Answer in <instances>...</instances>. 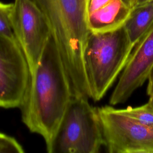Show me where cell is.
I'll return each instance as SVG.
<instances>
[{"instance_id":"cell-7","label":"cell","mask_w":153,"mask_h":153,"mask_svg":"<svg viewBox=\"0 0 153 153\" xmlns=\"http://www.w3.org/2000/svg\"><path fill=\"white\" fill-rule=\"evenodd\" d=\"M12 25L14 35L26 58L31 75L51 36L48 24L33 0H14Z\"/></svg>"},{"instance_id":"cell-15","label":"cell","mask_w":153,"mask_h":153,"mask_svg":"<svg viewBox=\"0 0 153 153\" xmlns=\"http://www.w3.org/2000/svg\"><path fill=\"white\" fill-rule=\"evenodd\" d=\"M148 80V83L146 92H147V94L149 96H150L152 94H153V67L149 73Z\"/></svg>"},{"instance_id":"cell-12","label":"cell","mask_w":153,"mask_h":153,"mask_svg":"<svg viewBox=\"0 0 153 153\" xmlns=\"http://www.w3.org/2000/svg\"><path fill=\"white\" fill-rule=\"evenodd\" d=\"M13 3H4L0 1V33L14 36L12 25Z\"/></svg>"},{"instance_id":"cell-14","label":"cell","mask_w":153,"mask_h":153,"mask_svg":"<svg viewBox=\"0 0 153 153\" xmlns=\"http://www.w3.org/2000/svg\"><path fill=\"white\" fill-rule=\"evenodd\" d=\"M113 0H87V8L88 14L106 5Z\"/></svg>"},{"instance_id":"cell-10","label":"cell","mask_w":153,"mask_h":153,"mask_svg":"<svg viewBox=\"0 0 153 153\" xmlns=\"http://www.w3.org/2000/svg\"><path fill=\"white\" fill-rule=\"evenodd\" d=\"M153 24V1L134 6L124 24L128 38L134 46Z\"/></svg>"},{"instance_id":"cell-5","label":"cell","mask_w":153,"mask_h":153,"mask_svg":"<svg viewBox=\"0 0 153 153\" xmlns=\"http://www.w3.org/2000/svg\"><path fill=\"white\" fill-rule=\"evenodd\" d=\"M97 111L108 152L153 153V126L136 121L110 106Z\"/></svg>"},{"instance_id":"cell-8","label":"cell","mask_w":153,"mask_h":153,"mask_svg":"<svg viewBox=\"0 0 153 153\" xmlns=\"http://www.w3.org/2000/svg\"><path fill=\"white\" fill-rule=\"evenodd\" d=\"M153 67V24L134 45L109 99L111 105L126 102L148 80Z\"/></svg>"},{"instance_id":"cell-9","label":"cell","mask_w":153,"mask_h":153,"mask_svg":"<svg viewBox=\"0 0 153 153\" xmlns=\"http://www.w3.org/2000/svg\"><path fill=\"white\" fill-rule=\"evenodd\" d=\"M131 9L122 0H113L88 14L87 21L90 32H106L123 26Z\"/></svg>"},{"instance_id":"cell-16","label":"cell","mask_w":153,"mask_h":153,"mask_svg":"<svg viewBox=\"0 0 153 153\" xmlns=\"http://www.w3.org/2000/svg\"><path fill=\"white\" fill-rule=\"evenodd\" d=\"M130 8H133L136 5L137 0H122Z\"/></svg>"},{"instance_id":"cell-13","label":"cell","mask_w":153,"mask_h":153,"mask_svg":"<svg viewBox=\"0 0 153 153\" xmlns=\"http://www.w3.org/2000/svg\"><path fill=\"white\" fill-rule=\"evenodd\" d=\"M24 149L14 137L0 131V153H23Z\"/></svg>"},{"instance_id":"cell-1","label":"cell","mask_w":153,"mask_h":153,"mask_svg":"<svg viewBox=\"0 0 153 153\" xmlns=\"http://www.w3.org/2000/svg\"><path fill=\"white\" fill-rule=\"evenodd\" d=\"M72 97L61 57L51 36L30 75L27 93L20 108L23 123L31 132L42 136L49 153Z\"/></svg>"},{"instance_id":"cell-3","label":"cell","mask_w":153,"mask_h":153,"mask_svg":"<svg viewBox=\"0 0 153 153\" xmlns=\"http://www.w3.org/2000/svg\"><path fill=\"white\" fill-rule=\"evenodd\" d=\"M134 45L124 26L106 32H90L83 60L90 99L100 100L124 69Z\"/></svg>"},{"instance_id":"cell-6","label":"cell","mask_w":153,"mask_h":153,"mask_svg":"<svg viewBox=\"0 0 153 153\" xmlns=\"http://www.w3.org/2000/svg\"><path fill=\"white\" fill-rule=\"evenodd\" d=\"M29 67L15 36L0 33V108H20L29 87Z\"/></svg>"},{"instance_id":"cell-2","label":"cell","mask_w":153,"mask_h":153,"mask_svg":"<svg viewBox=\"0 0 153 153\" xmlns=\"http://www.w3.org/2000/svg\"><path fill=\"white\" fill-rule=\"evenodd\" d=\"M48 24L72 97L90 98L83 55L90 32L87 0H33Z\"/></svg>"},{"instance_id":"cell-17","label":"cell","mask_w":153,"mask_h":153,"mask_svg":"<svg viewBox=\"0 0 153 153\" xmlns=\"http://www.w3.org/2000/svg\"><path fill=\"white\" fill-rule=\"evenodd\" d=\"M148 102L151 104V105L153 108V94H152L151 96H149V100Z\"/></svg>"},{"instance_id":"cell-4","label":"cell","mask_w":153,"mask_h":153,"mask_svg":"<svg viewBox=\"0 0 153 153\" xmlns=\"http://www.w3.org/2000/svg\"><path fill=\"white\" fill-rule=\"evenodd\" d=\"M87 98L72 97L50 153H97L103 145L97 108Z\"/></svg>"},{"instance_id":"cell-11","label":"cell","mask_w":153,"mask_h":153,"mask_svg":"<svg viewBox=\"0 0 153 153\" xmlns=\"http://www.w3.org/2000/svg\"><path fill=\"white\" fill-rule=\"evenodd\" d=\"M122 114L127 115L140 123L153 126V108L148 102L140 106L126 109H117Z\"/></svg>"}]
</instances>
